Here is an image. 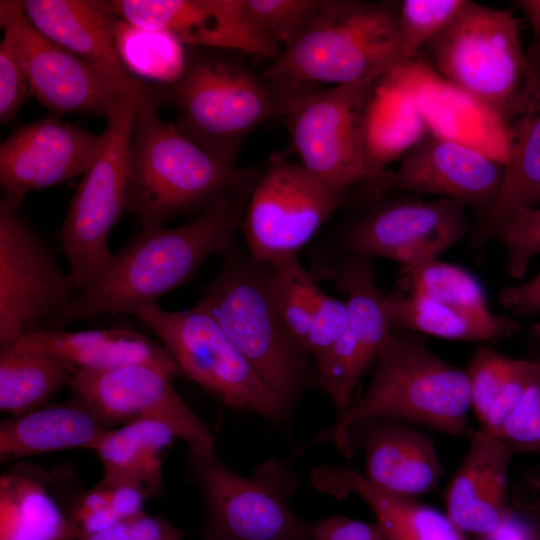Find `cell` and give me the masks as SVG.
<instances>
[{
	"label": "cell",
	"instance_id": "43",
	"mask_svg": "<svg viewBox=\"0 0 540 540\" xmlns=\"http://www.w3.org/2000/svg\"><path fill=\"white\" fill-rule=\"evenodd\" d=\"M32 91L27 74L9 38L0 43V123L14 122Z\"/></svg>",
	"mask_w": 540,
	"mask_h": 540
},
{
	"label": "cell",
	"instance_id": "40",
	"mask_svg": "<svg viewBox=\"0 0 540 540\" xmlns=\"http://www.w3.org/2000/svg\"><path fill=\"white\" fill-rule=\"evenodd\" d=\"M494 436L515 455L540 453V359H535L533 374L522 397Z\"/></svg>",
	"mask_w": 540,
	"mask_h": 540
},
{
	"label": "cell",
	"instance_id": "14",
	"mask_svg": "<svg viewBox=\"0 0 540 540\" xmlns=\"http://www.w3.org/2000/svg\"><path fill=\"white\" fill-rule=\"evenodd\" d=\"M0 24L27 74L32 95L54 114L108 117L119 97L140 85H121L39 32L23 1H0Z\"/></svg>",
	"mask_w": 540,
	"mask_h": 540
},
{
	"label": "cell",
	"instance_id": "35",
	"mask_svg": "<svg viewBox=\"0 0 540 540\" xmlns=\"http://www.w3.org/2000/svg\"><path fill=\"white\" fill-rule=\"evenodd\" d=\"M115 43L124 66L137 78L168 86L184 70L187 55L183 44L169 32L144 29L119 18Z\"/></svg>",
	"mask_w": 540,
	"mask_h": 540
},
{
	"label": "cell",
	"instance_id": "7",
	"mask_svg": "<svg viewBox=\"0 0 540 540\" xmlns=\"http://www.w3.org/2000/svg\"><path fill=\"white\" fill-rule=\"evenodd\" d=\"M153 86L142 82L117 100L97 150L81 175L60 229L62 251L76 290L87 286L112 254L110 232L126 211L128 159L137 107Z\"/></svg>",
	"mask_w": 540,
	"mask_h": 540
},
{
	"label": "cell",
	"instance_id": "6",
	"mask_svg": "<svg viewBox=\"0 0 540 540\" xmlns=\"http://www.w3.org/2000/svg\"><path fill=\"white\" fill-rule=\"evenodd\" d=\"M398 4L324 0L306 29L263 76L283 86H336L390 72L404 62Z\"/></svg>",
	"mask_w": 540,
	"mask_h": 540
},
{
	"label": "cell",
	"instance_id": "38",
	"mask_svg": "<svg viewBox=\"0 0 540 540\" xmlns=\"http://www.w3.org/2000/svg\"><path fill=\"white\" fill-rule=\"evenodd\" d=\"M323 1L243 0V6L253 24L285 49L306 29Z\"/></svg>",
	"mask_w": 540,
	"mask_h": 540
},
{
	"label": "cell",
	"instance_id": "30",
	"mask_svg": "<svg viewBox=\"0 0 540 540\" xmlns=\"http://www.w3.org/2000/svg\"><path fill=\"white\" fill-rule=\"evenodd\" d=\"M0 540H79L45 472L16 465L0 477Z\"/></svg>",
	"mask_w": 540,
	"mask_h": 540
},
{
	"label": "cell",
	"instance_id": "12",
	"mask_svg": "<svg viewBox=\"0 0 540 540\" xmlns=\"http://www.w3.org/2000/svg\"><path fill=\"white\" fill-rule=\"evenodd\" d=\"M22 199L0 200V345L58 329L76 290L43 238L20 213Z\"/></svg>",
	"mask_w": 540,
	"mask_h": 540
},
{
	"label": "cell",
	"instance_id": "42",
	"mask_svg": "<svg viewBox=\"0 0 540 540\" xmlns=\"http://www.w3.org/2000/svg\"><path fill=\"white\" fill-rule=\"evenodd\" d=\"M70 519L79 540L121 522L112 487L100 481L79 494L72 505Z\"/></svg>",
	"mask_w": 540,
	"mask_h": 540
},
{
	"label": "cell",
	"instance_id": "22",
	"mask_svg": "<svg viewBox=\"0 0 540 540\" xmlns=\"http://www.w3.org/2000/svg\"><path fill=\"white\" fill-rule=\"evenodd\" d=\"M354 452L364 453V478L376 489L416 499L432 491L443 467L432 439L412 424L390 419H367L348 432Z\"/></svg>",
	"mask_w": 540,
	"mask_h": 540
},
{
	"label": "cell",
	"instance_id": "48",
	"mask_svg": "<svg viewBox=\"0 0 540 540\" xmlns=\"http://www.w3.org/2000/svg\"><path fill=\"white\" fill-rule=\"evenodd\" d=\"M498 299L501 306L515 315L540 313V271L520 284L501 289Z\"/></svg>",
	"mask_w": 540,
	"mask_h": 540
},
{
	"label": "cell",
	"instance_id": "18",
	"mask_svg": "<svg viewBox=\"0 0 540 540\" xmlns=\"http://www.w3.org/2000/svg\"><path fill=\"white\" fill-rule=\"evenodd\" d=\"M115 14L183 45L256 54L275 60L281 46L247 16L243 0H112Z\"/></svg>",
	"mask_w": 540,
	"mask_h": 540
},
{
	"label": "cell",
	"instance_id": "8",
	"mask_svg": "<svg viewBox=\"0 0 540 540\" xmlns=\"http://www.w3.org/2000/svg\"><path fill=\"white\" fill-rule=\"evenodd\" d=\"M188 466L203 500L202 540H299L310 535V525L289 505L298 478L285 463L266 460L244 476L215 451H189Z\"/></svg>",
	"mask_w": 540,
	"mask_h": 540
},
{
	"label": "cell",
	"instance_id": "50",
	"mask_svg": "<svg viewBox=\"0 0 540 540\" xmlns=\"http://www.w3.org/2000/svg\"><path fill=\"white\" fill-rule=\"evenodd\" d=\"M515 3L528 18L535 34L540 36V0H520Z\"/></svg>",
	"mask_w": 540,
	"mask_h": 540
},
{
	"label": "cell",
	"instance_id": "15",
	"mask_svg": "<svg viewBox=\"0 0 540 540\" xmlns=\"http://www.w3.org/2000/svg\"><path fill=\"white\" fill-rule=\"evenodd\" d=\"M345 295L347 316L334 344L314 361L316 386L328 396L336 418L351 406L358 384L375 365L392 333L371 259L346 255L330 269Z\"/></svg>",
	"mask_w": 540,
	"mask_h": 540
},
{
	"label": "cell",
	"instance_id": "16",
	"mask_svg": "<svg viewBox=\"0 0 540 540\" xmlns=\"http://www.w3.org/2000/svg\"><path fill=\"white\" fill-rule=\"evenodd\" d=\"M467 205L435 198H400L371 206L345 232L346 255L384 258L401 266L438 259L471 229Z\"/></svg>",
	"mask_w": 540,
	"mask_h": 540
},
{
	"label": "cell",
	"instance_id": "47",
	"mask_svg": "<svg viewBox=\"0 0 540 540\" xmlns=\"http://www.w3.org/2000/svg\"><path fill=\"white\" fill-rule=\"evenodd\" d=\"M512 507L528 522L534 540H540V468L529 470L510 493Z\"/></svg>",
	"mask_w": 540,
	"mask_h": 540
},
{
	"label": "cell",
	"instance_id": "21",
	"mask_svg": "<svg viewBox=\"0 0 540 540\" xmlns=\"http://www.w3.org/2000/svg\"><path fill=\"white\" fill-rule=\"evenodd\" d=\"M506 137L504 176L486 215L471 229L470 245L481 249L521 212L540 204V74L527 59L515 104L501 118Z\"/></svg>",
	"mask_w": 540,
	"mask_h": 540
},
{
	"label": "cell",
	"instance_id": "46",
	"mask_svg": "<svg viewBox=\"0 0 540 540\" xmlns=\"http://www.w3.org/2000/svg\"><path fill=\"white\" fill-rule=\"evenodd\" d=\"M314 540H388L379 524L344 515L328 517L310 525Z\"/></svg>",
	"mask_w": 540,
	"mask_h": 540
},
{
	"label": "cell",
	"instance_id": "28",
	"mask_svg": "<svg viewBox=\"0 0 540 540\" xmlns=\"http://www.w3.org/2000/svg\"><path fill=\"white\" fill-rule=\"evenodd\" d=\"M311 483L317 490L339 499L356 494L371 509L388 540H467L445 512L416 499L386 494L353 469L317 466L311 472Z\"/></svg>",
	"mask_w": 540,
	"mask_h": 540
},
{
	"label": "cell",
	"instance_id": "2",
	"mask_svg": "<svg viewBox=\"0 0 540 540\" xmlns=\"http://www.w3.org/2000/svg\"><path fill=\"white\" fill-rule=\"evenodd\" d=\"M468 378L461 369L437 356L417 334L392 331L365 392L327 429L299 448L291 458L330 442L346 459L354 452L348 432L367 419H390L428 427L452 436L471 429Z\"/></svg>",
	"mask_w": 540,
	"mask_h": 540
},
{
	"label": "cell",
	"instance_id": "29",
	"mask_svg": "<svg viewBox=\"0 0 540 540\" xmlns=\"http://www.w3.org/2000/svg\"><path fill=\"white\" fill-rule=\"evenodd\" d=\"M110 429L75 393L0 423V462L72 448L95 450Z\"/></svg>",
	"mask_w": 540,
	"mask_h": 540
},
{
	"label": "cell",
	"instance_id": "36",
	"mask_svg": "<svg viewBox=\"0 0 540 540\" xmlns=\"http://www.w3.org/2000/svg\"><path fill=\"white\" fill-rule=\"evenodd\" d=\"M397 283V289L413 297L469 309H489L478 279L466 269L439 259L401 266Z\"/></svg>",
	"mask_w": 540,
	"mask_h": 540
},
{
	"label": "cell",
	"instance_id": "4",
	"mask_svg": "<svg viewBox=\"0 0 540 540\" xmlns=\"http://www.w3.org/2000/svg\"><path fill=\"white\" fill-rule=\"evenodd\" d=\"M156 88L137 107L128 159L126 212L141 229L164 227L170 219L200 214L233 187L255 179L213 156L158 114Z\"/></svg>",
	"mask_w": 540,
	"mask_h": 540
},
{
	"label": "cell",
	"instance_id": "49",
	"mask_svg": "<svg viewBox=\"0 0 540 540\" xmlns=\"http://www.w3.org/2000/svg\"><path fill=\"white\" fill-rule=\"evenodd\" d=\"M478 540H534L526 519L512 507L505 521L493 532L478 537Z\"/></svg>",
	"mask_w": 540,
	"mask_h": 540
},
{
	"label": "cell",
	"instance_id": "39",
	"mask_svg": "<svg viewBox=\"0 0 540 540\" xmlns=\"http://www.w3.org/2000/svg\"><path fill=\"white\" fill-rule=\"evenodd\" d=\"M515 359L490 346L483 345L474 352L465 369L470 392L471 410L481 423L497 400L511 375Z\"/></svg>",
	"mask_w": 540,
	"mask_h": 540
},
{
	"label": "cell",
	"instance_id": "26",
	"mask_svg": "<svg viewBox=\"0 0 540 540\" xmlns=\"http://www.w3.org/2000/svg\"><path fill=\"white\" fill-rule=\"evenodd\" d=\"M267 266L275 306L290 334L314 362L328 351L344 328L345 299L323 291L298 255Z\"/></svg>",
	"mask_w": 540,
	"mask_h": 540
},
{
	"label": "cell",
	"instance_id": "13",
	"mask_svg": "<svg viewBox=\"0 0 540 540\" xmlns=\"http://www.w3.org/2000/svg\"><path fill=\"white\" fill-rule=\"evenodd\" d=\"M349 197L350 192L328 187L301 163L272 155L254 184L242 221L247 252L265 264L298 255Z\"/></svg>",
	"mask_w": 540,
	"mask_h": 540
},
{
	"label": "cell",
	"instance_id": "20",
	"mask_svg": "<svg viewBox=\"0 0 540 540\" xmlns=\"http://www.w3.org/2000/svg\"><path fill=\"white\" fill-rule=\"evenodd\" d=\"M97 136L58 117L19 126L0 145V185L4 194L22 199L77 175L90 164Z\"/></svg>",
	"mask_w": 540,
	"mask_h": 540
},
{
	"label": "cell",
	"instance_id": "32",
	"mask_svg": "<svg viewBox=\"0 0 540 540\" xmlns=\"http://www.w3.org/2000/svg\"><path fill=\"white\" fill-rule=\"evenodd\" d=\"M178 438L167 424L153 420L130 422L109 429L94 450L108 484H125L147 497L161 494L164 456Z\"/></svg>",
	"mask_w": 540,
	"mask_h": 540
},
{
	"label": "cell",
	"instance_id": "25",
	"mask_svg": "<svg viewBox=\"0 0 540 540\" xmlns=\"http://www.w3.org/2000/svg\"><path fill=\"white\" fill-rule=\"evenodd\" d=\"M397 68L411 86L430 132L505 163L506 137L498 115L449 85L418 56Z\"/></svg>",
	"mask_w": 540,
	"mask_h": 540
},
{
	"label": "cell",
	"instance_id": "33",
	"mask_svg": "<svg viewBox=\"0 0 540 540\" xmlns=\"http://www.w3.org/2000/svg\"><path fill=\"white\" fill-rule=\"evenodd\" d=\"M392 331L422 333L455 341H490L519 330L512 318L490 309L476 310L428 301L396 289L384 297Z\"/></svg>",
	"mask_w": 540,
	"mask_h": 540
},
{
	"label": "cell",
	"instance_id": "34",
	"mask_svg": "<svg viewBox=\"0 0 540 540\" xmlns=\"http://www.w3.org/2000/svg\"><path fill=\"white\" fill-rule=\"evenodd\" d=\"M77 371L52 355L1 348V411L12 416L48 404L63 387L70 386Z\"/></svg>",
	"mask_w": 540,
	"mask_h": 540
},
{
	"label": "cell",
	"instance_id": "17",
	"mask_svg": "<svg viewBox=\"0 0 540 540\" xmlns=\"http://www.w3.org/2000/svg\"><path fill=\"white\" fill-rule=\"evenodd\" d=\"M160 367L134 363L78 370L69 388L108 426L138 420L169 425L192 452L215 451L210 428L191 410Z\"/></svg>",
	"mask_w": 540,
	"mask_h": 540
},
{
	"label": "cell",
	"instance_id": "27",
	"mask_svg": "<svg viewBox=\"0 0 540 540\" xmlns=\"http://www.w3.org/2000/svg\"><path fill=\"white\" fill-rule=\"evenodd\" d=\"M8 347L52 355L77 370L149 363L160 367L171 378L182 374L162 344L126 328L43 331L26 335Z\"/></svg>",
	"mask_w": 540,
	"mask_h": 540
},
{
	"label": "cell",
	"instance_id": "3",
	"mask_svg": "<svg viewBox=\"0 0 540 540\" xmlns=\"http://www.w3.org/2000/svg\"><path fill=\"white\" fill-rule=\"evenodd\" d=\"M200 50L187 55L180 77L159 87V99L178 111L176 127L220 160L235 166L248 135L266 121L287 116L313 93L256 74L241 61Z\"/></svg>",
	"mask_w": 540,
	"mask_h": 540
},
{
	"label": "cell",
	"instance_id": "37",
	"mask_svg": "<svg viewBox=\"0 0 540 540\" xmlns=\"http://www.w3.org/2000/svg\"><path fill=\"white\" fill-rule=\"evenodd\" d=\"M467 0H403L398 4V28L403 60L418 56L458 14Z\"/></svg>",
	"mask_w": 540,
	"mask_h": 540
},
{
	"label": "cell",
	"instance_id": "31",
	"mask_svg": "<svg viewBox=\"0 0 540 540\" xmlns=\"http://www.w3.org/2000/svg\"><path fill=\"white\" fill-rule=\"evenodd\" d=\"M397 67L379 80L367 112V160L379 174L430 132L411 86Z\"/></svg>",
	"mask_w": 540,
	"mask_h": 540
},
{
	"label": "cell",
	"instance_id": "10",
	"mask_svg": "<svg viewBox=\"0 0 540 540\" xmlns=\"http://www.w3.org/2000/svg\"><path fill=\"white\" fill-rule=\"evenodd\" d=\"M384 75L314 92L287 115L301 164L332 189L350 192L362 186L382 192L394 188V174L373 172L366 153L367 112Z\"/></svg>",
	"mask_w": 540,
	"mask_h": 540
},
{
	"label": "cell",
	"instance_id": "11",
	"mask_svg": "<svg viewBox=\"0 0 540 540\" xmlns=\"http://www.w3.org/2000/svg\"><path fill=\"white\" fill-rule=\"evenodd\" d=\"M133 315L155 333L182 374L225 406L280 427L289 423L270 389L200 305L166 311L152 304L139 308Z\"/></svg>",
	"mask_w": 540,
	"mask_h": 540
},
{
	"label": "cell",
	"instance_id": "1",
	"mask_svg": "<svg viewBox=\"0 0 540 540\" xmlns=\"http://www.w3.org/2000/svg\"><path fill=\"white\" fill-rule=\"evenodd\" d=\"M243 182L182 225L141 229L76 293L58 329L101 314H134L188 282L213 255L224 257L237 246L236 232L256 180Z\"/></svg>",
	"mask_w": 540,
	"mask_h": 540
},
{
	"label": "cell",
	"instance_id": "44",
	"mask_svg": "<svg viewBox=\"0 0 540 540\" xmlns=\"http://www.w3.org/2000/svg\"><path fill=\"white\" fill-rule=\"evenodd\" d=\"M82 540H184V536L168 520L143 513Z\"/></svg>",
	"mask_w": 540,
	"mask_h": 540
},
{
	"label": "cell",
	"instance_id": "5",
	"mask_svg": "<svg viewBox=\"0 0 540 540\" xmlns=\"http://www.w3.org/2000/svg\"><path fill=\"white\" fill-rule=\"evenodd\" d=\"M222 258L197 304L218 322L290 418L305 392L316 386L314 362L275 306L267 264L238 247Z\"/></svg>",
	"mask_w": 540,
	"mask_h": 540
},
{
	"label": "cell",
	"instance_id": "23",
	"mask_svg": "<svg viewBox=\"0 0 540 540\" xmlns=\"http://www.w3.org/2000/svg\"><path fill=\"white\" fill-rule=\"evenodd\" d=\"M467 452L445 494V513L463 533L495 531L512 511L508 472L512 449L480 428H471Z\"/></svg>",
	"mask_w": 540,
	"mask_h": 540
},
{
	"label": "cell",
	"instance_id": "24",
	"mask_svg": "<svg viewBox=\"0 0 540 540\" xmlns=\"http://www.w3.org/2000/svg\"><path fill=\"white\" fill-rule=\"evenodd\" d=\"M23 8L39 32L111 80L125 86L140 80L126 69L117 51L119 17L110 1L26 0Z\"/></svg>",
	"mask_w": 540,
	"mask_h": 540
},
{
	"label": "cell",
	"instance_id": "51",
	"mask_svg": "<svg viewBox=\"0 0 540 540\" xmlns=\"http://www.w3.org/2000/svg\"><path fill=\"white\" fill-rule=\"evenodd\" d=\"M299 540H314V539H313V537L311 536V533H310V535H308V536H306V537H304L302 539H299Z\"/></svg>",
	"mask_w": 540,
	"mask_h": 540
},
{
	"label": "cell",
	"instance_id": "19",
	"mask_svg": "<svg viewBox=\"0 0 540 540\" xmlns=\"http://www.w3.org/2000/svg\"><path fill=\"white\" fill-rule=\"evenodd\" d=\"M504 163L465 143L429 132L401 160L394 188L456 200L483 220L500 190Z\"/></svg>",
	"mask_w": 540,
	"mask_h": 540
},
{
	"label": "cell",
	"instance_id": "45",
	"mask_svg": "<svg viewBox=\"0 0 540 540\" xmlns=\"http://www.w3.org/2000/svg\"><path fill=\"white\" fill-rule=\"evenodd\" d=\"M535 367V359H515L509 380L494 402L480 429L494 436L504 421L515 409L522 397Z\"/></svg>",
	"mask_w": 540,
	"mask_h": 540
},
{
	"label": "cell",
	"instance_id": "9",
	"mask_svg": "<svg viewBox=\"0 0 540 540\" xmlns=\"http://www.w3.org/2000/svg\"><path fill=\"white\" fill-rule=\"evenodd\" d=\"M427 47L445 82L500 118L517 101L527 58L511 11L467 0Z\"/></svg>",
	"mask_w": 540,
	"mask_h": 540
},
{
	"label": "cell",
	"instance_id": "41",
	"mask_svg": "<svg viewBox=\"0 0 540 540\" xmlns=\"http://www.w3.org/2000/svg\"><path fill=\"white\" fill-rule=\"evenodd\" d=\"M495 240L503 246L509 276L522 278L532 259L540 254V205L508 221Z\"/></svg>",
	"mask_w": 540,
	"mask_h": 540
}]
</instances>
